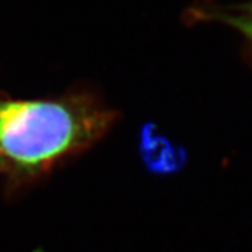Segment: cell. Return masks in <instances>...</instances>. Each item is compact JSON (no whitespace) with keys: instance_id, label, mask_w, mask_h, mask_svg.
Returning a JSON list of instances; mask_svg holds the SVG:
<instances>
[{"instance_id":"6da1fadb","label":"cell","mask_w":252,"mask_h":252,"mask_svg":"<svg viewBox=\"0 0 252 252\" xmlns=\"http://www.w3.org/2000/svg\"><path fill=\"white\" fill-rule=\"evenodd\" d=\"M117 114L74 93L51 98L0 97V182L18 192L102 140Z\"/></svg>"},{"instance_id":"7a4b0ae2","label":"cell","mask_w":252,"mask_h":252,"mask_svg":"<svg viewBox=\"0 0 252 252\" xmlns=\"http://www.w3.org/2000/svg\"><path fill=\"white\" fill-rule=\"evenodd\" d=\"M199 17L221 21L225 26H230L240 31L252 44V14L250 13H227V11H200Z\"/></svg>"},{"instance_id":"3957f363","label":"cell","mask_w":252,"mask_h":252,"mask_svg":"<svg viewBox=\"0 0 252 252\" xmlns=\"http://www.w3.org/2000/svg\"><path fill=\"white\" fill-rule=\"evenodd\" d=\"M237 10L238 11H243V13H250V14H252V0L248 1V3H245V4H243V6H238Z\"/></svg>"}]
</instances>
